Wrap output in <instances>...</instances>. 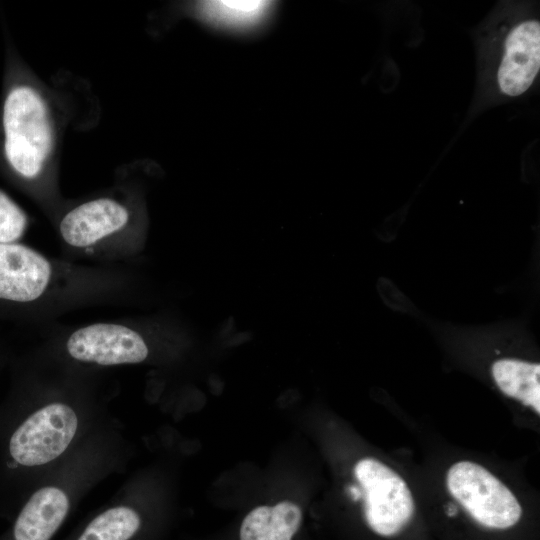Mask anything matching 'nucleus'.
Returning a JSON list of instances; mask_svg holds the SVG:
<instances>
[{
    "label": "nucleus",
    "instance_id": "11",
    "mask_svg": "<svg viewBox=\"0 0 540 540\" xmlns=\"http://www.w3.org/2000/svg\"><path fill=\"white\" fill-rule=\"evenodd\" d=\"M500 390L540 414V365L516 359H501L492 366Z\"/></svg>",
    "mask_w": 540,
    "mask_h": 540
},
{
    "label": "nucleus",
    "instance_id": "7",
    "mask_svg": "<svg viewBox=\"0 0 540 540\" xmlns=\"http://www.w3.org/2000/svg\"><path fill=\"white\" fill-rule=\"evenodd\" d=\"M540 68V24L536 20L519 23L508 34L498 70L503 93L518 96L533 83Z\"/></svg>",
    "mask_w": 540,
    "mask_h": 540
},
{
    "label": "nucleus",
    "instance_id": "10",
    "mask_svg": "<svg viewBox=\"0 0 540 540\" xmlns=\"http://www.w3.org/2000/svg\"><path fill=\"white\" fill-rule=\"evenodd\" d=\"M302 522L300 507L291 501L262 505L243 519L240 540H292Z\"/></svg>",
    "mask_w": 540,
    "mask_h": 540
},
{
    "label": "nucleus",
    "instance_id": "2",
    "mask_svg": "<svg viewBox=\"0 0 540 540\" xmlns=\"http://www.w3.org/2000/svg\"><path fill=\"white\" fill-rule=\"evenodd\" d=\"M446 484L452 497L483 527L508 529L522 516V507L510 489L475 462L454 463Z\"/></svg>",
    "mask_w": 540,
    "mask_h": 540
},
{
    "label": "nucleus",
    "instance_id": "3",
    "mask_svg": "<svg viewBox=\"0 0 540 540\" xmlns=\"http://www.w3.org/2000/svg\"><path fill=\"white\" fill-rule=\"evenodd\" d=\"M364 498V516L369 528L383 537L401 532L410 522L415 504L404 481L381 461L366 457L354 467Z\"/></svg>",
    "mask_w": 540,
    "mask_h": 540
},
{
    "label": "nucleus",
    "instance_id": "15",
    "mask_svg": "<svg viewBox=\"0 0 540 540\" xmlns=\"http://www.w3.org/2000/svg\"><path fill=\"white\" fill-rule=\"evenodd\" d=\"M350 495L355 499H359L361 497V492L356 486H351L349 488Z\"/></svg>",
    "mask_w": 540,
    "mask_h": 540
},
{
    "label": "nucleus",
    "instance_id": "13",
    "mask_svg": "<svg viewBox=\"0 0 540 540\" xmlns=\"http://www.w3.org/2000/svg\"><path fill=\"white\" fill-rule=\"evenodd\" d=\"M271 7L267 1H205L199 4V12L214 24L247 28L263 20Z\"/></svg>",
    "mask_w": 540,
    "mask_h": 540
},
{
    "label": "nucleus",
    "instance_id": "6",
    "mask_svg": "<svg viewBox=\"0 0 540 540\" xmlns=\"http://www.w3.org/2000/svg\"><path fill=\"white\" fill-rule=\"evenodd\" d=\"M49 260L17 243H0V299L30 302L41 297L52 278Z\"/></svg>",
    "mask_w": 540,
    "mask_h": 540
},
{
    "label": "nucleus",
    "instance_id": "14",
    "mask_svg": "<svg viewBox=\"0 0 540 540\" xmlns=\"http://www.w3.org/2000/svg\"><path fill=\"white\" fill-rule=\"evenodd\" d=\"M27 226L23 210L0 190V243H14Z\"/></svg>",
    "mask_w": 540,
    "mask_h": 540
},
{
    "label": "nucleus",
    "instance_id": "8",
    "mask_svg": "<svg viewBox=\"0 0 540 540\" xmlns=\"http://www.w3.org/2000/svg\"><path fill=\"white\" fill-rule=\"evenodd\" d=\"M128 220L129 212L123 204L112 198H97L68 211L59 231L68 245L85 248L121 230Z\"/></svg>",
    "mask_w": 540,
    "mask_h": 540
},
{
    "label": "nucleus",
    "instance_id": "9",
    "mask_svg": "<svg viewBox=\"0 0 540 540\" xmlns=\"http://www.w3.org/2000/svg\"><path fill=\"white\" fill-rule=\"evenodd\" d=\"M69 511V499L56 487L36 491L14 522L11 540H50Z\"/></svg>",
    "mask_w": 540,
    "mask_h": 540
},
{
    "label": "nucleus",
    "instance_id": "12",
    "mask_svg": "<svg viewBox=\"0 0 540 540\" xmlns=\"http://www.w3.org/2000/svg\"><path fill=\"white\" fill-rule=\"evenodd\" d=\"M142 529L139 513L128 506H116L93 518L75 540H134Z\"/></svg>",
    "mask_w": 540,
    "mask_h": 540
},
{
    "label": "nucleus",
    "instance_id": "4",
    "mask_svg": "<svg viewBox=\"0 0 540 540\" xmlns=\"http://www.w3.org/2000/svg\"><path fill=\"white\" fill-rule=\"evenodd\" d=\"M78 420L67 405L53 403L31 414L8 439L9 468L33 467L60 456L72 441Z\"/></svg>",
    "mask_w": 540,
    "mask_h": 540
},
{
    "label": "nucleus",
    "instance_id": "1",
    "mask_svg": "<svg viewBox=\"0 0 540 540\" xmlns=\"http://www.w3.org/2000/svg\"><path fill=\"white\" fill-rule=\"evenodd\" d=\"M4 150L11 167L25 178L42 170L51 151L52 132L47 106L34 88H13L3 108Z\"/></svg>",
    "mask_w": 540,
    "mask_h": 540
},
{
    "label": "nucleus",
    "instance_id": "5",
    "mask_svg": "<svg viewBox=\"0 0 540 540\" xmlns=\"http://www.w3.org/2000/svg\"><path fill=\"white\" fill-rule=\"evenodd\" d=\"M67 351L78 361L99 365L134 364L144 361L147 345L135 330L115 323H95L74 331Z\"/></svg>",
    "mask_w": 540,
    "mask_h": 540
}]
</instances>
